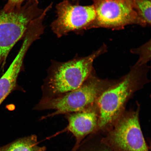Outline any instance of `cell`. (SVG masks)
Segmentation results:
<instances>
[{
    "label": "cell",
    "mask_w": 151,
    "mask_h": 151,
    "mask_svg": "<svg viewBox=\"0 0 151 151\" xmlns=\"http://www.w3.org/2000/svg\"><path fill=\"white\" fill-rule=\"evenodd\" d=\"M105 48L103 46L89 56L58 66L48 81L50 93L62 94L80 87L90 76L94 60L104 52Z\"/></svg>",
    "instance_id": "5"
},
{
    "label": "cell",
    "mask_w": 151,
    "mask_h": 151,
    "mask_svg": "<svg viewBox=\"0 0 151 151\" xmlns=\"http://www.w3.org/2000/svg\"><path fill=\"white\" fill-rule=\"evenodd\" d=\"M39 0H28L20 8L11 12L0 11V66L9 52L24 37L30 23L42 14Z\"/></svg>",
    "instance_id": "3"
},
{
    "label": "cell",
    "mask_w": 151,
    "mask_h": 151,
    "mask_svg": "<svg viewBox=\"0 0 151 151\" xmlns=\"http://www.w3.org/2000/svg\"><path fill=\"white\" fill-rule=\"evenodd\" d=\"M65 115L68 122L66 129L76 139L75 146L71 151H73L85 137L96 132L99 123V111L95 103L84 110Z\"/></svg>",
    "instance_id": "8"
},
{
    "label": "cell",
    "mask_w": 151,
    "mask_h": 151,
    "mask_svg": "<svg viewBox=\"0 0 151 151\" xmlns=\"http://www.w3.org/2000/svg\"><path fill=\"white\" fill-rule=\"evenodd\" d=\"M96 17L89 28L121 29L129 24H146L139 16L131 0H94Z\"/></svg>",
    "instance_id": "6"
},
{
    "label": "cell",
    "mask_w": 151,
    "mask_h": 151,
    "mask_svg": "<svg viewBox=\"0 0 151 151\" xmlns=\"http://www.w3.org/2000/svg\"><path fill=\"white\" fill-rule=\"evenodd\" d=\"M139 107L124 112L103 133L102 139L113 151H150L142 131Z\"/></svg>",
    "instance_id": "4"
},
{
    "label": "cell",
    "mask_w": 151,
    "mask_h": 151,
    "mask_svg": "<svg viewBox=\"0 0 151 151\" xmlns=\"http://www.w3.org/2000/svg\"><path fill=\"white\" fill-rule=\"evenodd\" d=\"M57 18L51 24L52 29L58 37L71 32L89 29L96 17L93 5H73L64 0L56 6Z\"/></svg>",
    "instance_id": "7"
},
{
    "label": "cell",
    "mask_w": 151,
    "mask_h": 151,
    "mask_svg": "<svg viewBox=\"0 0 151 151\" xmlns=\"http://www.w3.org/2000/svg\"><path fill=\"white\" fill-rule=\"evenodd\" d=\"M112 85L107 81L90 76L77 89L58 97L45 98L35 106L34 109L56 110L45 116L46 118L78 112L93 105L101 94Z\"/></svg>",
    "instance_id": "2"
},
{
    "label": "cell",
    "mask_w": 151,
    "mask_h": 151,
    "mask_svg": "<svg viewBox=\"0 0 151 151\" xmlns=\"http://www.w3.org/2000/svg\"><path fill=\"white\" fill-rule=\"evenodd\" d=\"M38 39V35L35 31L29 30L26 32L23 43L17 55L0 78V105L14 89L24 56L32 43Z\"/></svg>",
    "instance_id": "9"
},
{
    "label": "cell",
    "mask_w": 151,
    "mask_h": 151,
    "mask_svg": "<svg viewBox=\"0 0 151 151\" xmlns=\"http://www.w3.org/2000/svg\"><path fill=\"white\" fill-rule=\"evenodd\" d=\"M46 146L38 145L37 137L33 134L20 138L3 146L0 151H46Z\"/></svg>",
    "instance_id": "10"
},
{
    "label": "cell",
    "mask_w": 151,
    "mask_h": 151,
    "mask_svg": "<svg viewBox=\"0 0 151 151\" xmlns=\"http://www.w3.org/2000/svg\"><path fill=\"white\" fill-rule=\"evenodd\" d=\"M94 1V0H93V1Z\"/></svg>",
    "instance_id": "14"
},
{
    "label": "cell",
    "mask_w": 151,
    "mask_h": 151,
    "mask_svg": "<svg viewBox=\"0 0 151 151\" xmlns=\"http://www.w3.org/2000/svg\"><path fill=\"white\" fill-rule=\"evenodd\" d=\"M73 151H113L102 139L101 133H94L82 141Z\"/></svg>",
    "instance_id": "11"
},
{
    "label": "cell",
    "mask_w": 151,
    "mask_h": 151,
    "mask_svg": "<svg viewBox=\"0 0 151 151\" xmlns=\"http://www.w3.org/2000/svg\"><path fill=\"white\" fill-rule=\"evenodd\" d=\"M141 18L146 25H150V0H131Z\"/></svg>",
    "instance_id": "12"
},
{
    "label": "cell",
    "mask_w": 151,
    "mask_h": 151,
    "mask_svg": "<svg viewBox=\"0 0 151 151\" xmlns=\"http://www.w3.org/2000/svg\"><path fill=\"white\" fill-rule=\"evenodd\" d=\"M27 1L28 0H8L3 9L6 12H11L20 8L24 2Z\"/></svg>",
    "instance_id": "13"
},
{
    "label": "cell",
    "mask_w": 151,
    "mask_h": 151,
    "mask_svg": "<svg viewBox=\"0 0 151 151\" xmlns=\"http://www.w3.org/2000/svg\"><path fill=\"white\" fill-rule=\"evenodd\" d=\"M119 82L105 90L96 103L99 114L95 132L103 133L112 126L124 112L126 102L141 86L144 73L139 62Z\"/></svg>",
    "instance_id": "1"
}]
</instances>
